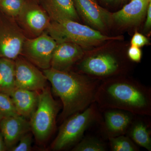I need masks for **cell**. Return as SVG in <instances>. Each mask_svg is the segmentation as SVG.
Listing matches in <instances>:
<instances>
[{"mask_svg":"<svg viewBox=\"0 0 151 151\" xmlns=\"http://www.w3.org/2000/svg\"><path fill=\"white\" fill-rule=\"evenodd\" d=\"M0 113L4 116L18 114L9 95L0 92Z\"/></svg>","mask_w":151,"mask_h":151,"instance_id":"603a6c76","label":"cell"},{"mask_svg":"<svg viewBox=\"0 0 151 151\" xmlns=\"http://www.w3.org/2000/svg\"><path fill=\"white\" fill-rule=\"evenodd\" d=\"M26 37H37L45 32L51 20L39 0H29L15 19Z\"/></svg>","mask_w":151,"mask_h":151,"instance_id":"52a82bcc","label":"cell"},{"mask_svg":"<svg viewBox=\"0 0 151 151\" xmlns=\"http://www.w3.org/2000/svg\"><path fill=\"white\" fill-rule=\"evenodd\" d=\"M151 0H132L118 12L112 14V20L122 26H132L142 21Z\"/></svg>","mask_w":151,"mask_h":151,"instance_id":"9a60e30c","label":"cell"},{"mask_svg":"<svg viewBox=\"0 0 151 151\" xmlns=\"http://www.w3.org/2000/svg\"><path fill=\"white\" fill-rule=\"evenodd\" d=\"M32 137L30 132L22 136L16 145L11 149L12 151H29L31 150Z\"/></svg>","mask_w":151,"mask_h":151,"instance_id":"cb8c5ba5","label":"cell"},{"mask_svg":"<svg viewBox=\"0 0 151 151\" xmlns=\"http://www.w3.org/2000/svg\"><path fill=\"white\" fill-rule=\"evenodd\" d=\"M147 19L145 24V30H148L151 28V1L149 4L147 12Z\"/></svg>","mask_w":151,"mask_h":151,"instance_id":"4316f807","label":"cell"},{"mask_svg":"<svg viewBox=\"0 0 151 151\" xmlns=\"http://www.w3.org/2000/svg\"><path fill=\"white\" fill-rule=\"evenodd\" d=\"M26 38L15 19L0 11V58L16 59Z\"/></svg>","mask_w":151,"mask_h":151,"instance_id":"ba28073f","label":"cell"},{"mask_svg":"<svg viewBox=\"0 0 151 151\" xmlns=\"http://www.w3.org/2000/svg\"><path fill=\"white\" fill-rule=\"evenodd\" d=\"M105 110L103 129L108 138L125 134L133 122L134 114L119 109Z\"/></svg>","mask_w":151,"mask_h":151,"instance_id":"5bb4252c","label":"cell"},{"mask_svg":"<svg viewBox=\"0 0 151 151\" xmlns=\"http://www.w3.org/2000/svg\"><path fill=\"white\" fill-rule=\"evenodd\" d=\"M16 88L14 60L0 58V92L10 96Z\"/></svg>","mask_w":151,"mask_h":151,"instance_id":"ac0fdd59","label":"cell"},{"mask_svg":"<svg viewBox=\"0 0 151 151\" xmlns=\"http://www.w3.org/2000/svg\"><path fill=\"white\" fill-rule=\"evenodd\" d=\"M107 148L102 141L94 137H87L78 143L73 151H105Z\"/></svg>","mask_w":151,"mask_h":151,"instance_id":"44dd1931","label":"cell"},{"mask_svg":"<svg viewBox=\"0 0 151 151\" xmlns=\"http://www.w3.org/2000/svg\"><path fill=\"white\" fill-rule=\"evenodd\" d=\"M142 52L139 47L132 46L128 51V56L132 61L139 62L142 59Z\"/></svg>","mask_w":151,"mask_h":151,"instance_id":"484cf974","label":"cell"},{"mask_svg":"<svg viewBox=\"0 0 151 151\" xmlns=\"http://www.w3.org/2000/svg\"><path fill=\"white\" fill-rule=\"evenodd\" d=\"M76 12L97 30H103L112 21V14L99 5L96 0H73Z\"/></svg>","mask_w":151,"mask_h":151,"instance_id":"8fae6325","label":"cell"},{"mask_svg":"<svg viewBox=\"0 0 151 151\" xmlns=\"http://www.w3.org/2000/svg\"><path fill=\"white\" fill-rule=\"evenodd\" d=\"M127 132L134 142L149 151H151V132L145 122L142 120L132 122Z\"/></svg>","mask_w":151,"mask_h":151,"instance_id":"d6986e66","label":"cell"},{"mask_svg":"<svg viewBox=\"0 0 151 151\" xmlns=\"http://www.w3.org/2000/svg\"><path fill=\"white\" fill-rule=\"evenodd\" d=\"M111 151H138L139 147L129 137L120 135L108 138Z\"/></svg>","mask_w":151,"mask_h":151,"instance_id":"ffe728a7","label":"cell"},{"mask_svg":"<svg viewBox=\"0 0 151 151\" xmlns=\"http://www.w3.org/2000/svg\"><path fill=\"white\" fill-rule=\"evenodd\" d=\"M8 150L6 146L4 140L1 133L0 132V151H5Z\"/></svg>","mask_w":151,"mask_h":151,"instance_id":"83f0119b","label":"cell"},{"mask_svg":"<svg viewBox=\"0 0 151 151\" xmlns=\"http://www.w3.org/2000/svg\"><path fill=\"white\" fill-rule=\"evenodd\" d=\"M37 91L16 88L10 95L17 113L25 119H30L37 107Z\"/></svg>","mask_w":151,"mask_h":151,"instance_id":"e0dca14e","label":"cell"},{"mask_svg":"<svg viewBox=\"0 0 151 151\" xmlns=\"http://www.w3.org/2000/svg\"><path fill=\"white\" fill-rule=\"evenodd\" d=\"M148 39L145 36L138 32L135 33L131 40L132 46L140 47L149 43Z\"/></svg>","mask_w":151,"mask_h":151,"instance_id":"d4e9b609","label":"cell"},{"mask_svg":"<svg viewBox=\"0 0 151 151\" xmlns=\"http://www.w3.org/2000/svg\"><path fill=\"white\" fill-rule=\"evenodd\" d=\"M95 104L92 103L84 111L73 114L63 121L52 144V150H61L75 144L82 137L87 129L100 119Z\"/></svg>","mask_w":151,"mask_h":151,"instance_id":"277c9868","label":"cell"},{"mask_svg":"<svg viewBox=\"0 0 151 151\" xmlns=\"http://www.w3.org/2000/svg\"><path fill=\"white\" fill-rule=\"evenodd\" d=\"M102 1L107 2H113L120 1H123V0H102Z\"/></svg>","mask_w":151,"mask_h":151,"instance_id":"f1b7e54d","label":"cell"},{"mask_svg":"<svg viewBox=\"0 0 151 151\" xmlns=\"http://www.w3.org/2000/svg\"><path fill=\"white\" fill-rule=\"evenodd\" d=\"M29 0H0V11L15 19Z\"/></svg>","mask_w":151,"mask_h":151,"instance_id":"7402d4cb","label":"cell"},{"mask_svg":"<svg viewBox=\"0 0 151 151\" xmlns=\"http://www.w3.org/2000/svg\"><path fill=\"white\" fill-rule=\"evenodd\" d=\"M46 32L57 43L68 42L81 47H91L107 41L120 40V37L104 35L99 31L68 19L51 21Z\"/></svg>","mask_w":151,"mask_h":151,"instance_id":"3957f363","label":"cell"},{"mask_svg":"<svg viewBox=\"0 0 151 151\" xmlns=\"http://www.w3.org/2000/svg\"><path fill=\"white\" fill-rule=\"evenodd\" d=\"M43 72L51 83L54 94L62 102L63 110L59 118L61 122L95 103L100 83L98 79L70 70L60 71L51 68L43 70Z\"/></svg>","mask_w":151,"mask_h":151,"instance_id":"7a4b0ae2","label":"cell"},{"mask_svg":"<svg viewBox=\"0 0 151 151\" xmlns=\"http://www.w3.org/2000/svg\"><path fill=\"white\" fill-rule=\"evenodd\" d=\"M57 42L45 32L37 37L26 38L20 55L37 67L45 70L50 68L52 54Z\"/></svg>","mask_w":151,"mask_h":151,"instance_id":"9c48e42d","label":"cell"},{"mask_svg":"<svg viewBox=\"0 0 151 151\" xmlns=\"http://www.w3.org/2000/svg\"><path fill=\"white\" fill-rule=\"evenodd\" d=\"M39 93L37 107L31 116V130L39 142L46 141L54 131L58 113V103L54 100L48 87Z\"/></svg>","mask_w":151,"mask_h":151,"instance_id":"5b68a950","label":"cell"},{"mask_svg":"<svg viewBox=\"0 0 151 151\" xmlns=\"http://www.w3.org/2000/svg\"><path fill=\"white\" fill-rule=\"evenodd\" d=\"M84 55L81 47L71 42L57 43L52 57L50 68L62 71H70Z\"/></svg>","mask_w":151,"mask_h":151,"instance_id":"7c38bea8","label":"cell"},{"mask_svg":"<svg viewBox=\"0 0 151 151\" xmlns=\"http://www.w3.org/2000/svg\"><path fill=\"white\" fill-rule=\"evenodd\" d=\"M81 60L78 65L80 73L98 80L111 78L122 70L120 59L110 52L96 53Z\"/></svg>","mask_w":151,"mask_h":151,"instance_id":"8992f818","label":"cell"},{"mask_svg":"<svg viewBox=\"0 0 151 151\" xmlns=\"http://www.w3.org/2000/svg\"><path fill=\"white\" fill-rule=\"evenodd\" d=\"M3 117V116L2 115V114L0 113V122H1V120L2 119Z\"/></svg>","mask_w":151,"mask_h":151,"instance_id":"f546056e","label":"cell"},{"mask_svg":"<svg viewBox=\"0 0 151 151\" xmlns=\"http://www.w3.org/2000/svg\"><path fill=\"white\" fill-rule=\"evenodd\" d=\"M14 60L17 88L37 91L46 87L47 78L38 67L20 55Z\"/></svg>","mask_w":151,"mask_h":151,"instance_id":"30bf717a","label":"cell"},{"mask_svg":"<svg viewBox=\"0 0 151 151\" xmlns=\"http://www.w3.org/2000/svg\"><path fill=\"white\" fill-rule=\"evenodd\" d=\"M30 131L29 122L18 114L4 116L0 122V132L8 150L10 151L22 136Z\"/></svg>","mask_w":151,"mask_h":151,"instance_id":"4fadbf2b","label":"cell"},{"mask_svg":"<svg viewBox=\"0 0 151 151\" xmlns=\"http://www.w3.org/2000/svg\"><path fill=\"white\" fill-rule=\"evenodd\" d=\"M41 5L50 18L55 22L61 19L79 21L73 0H39Z\"/></svg>","mask_w":151,"mask_h":151,"instance_id":"2e32d148","label":"cell"},{"mask_svg":"<svg viewBox=\"0 0 151 151\" xmlns=\"http://www.w3.org/2000/svg\"><path fill=\"white\" fill-rule=\"evenodd\" d=\"M95 103L103 110L114 109L151 116V89L131 78H110L97 88Z\"/></svg>","mask_w":151,"mask_h":151,"instance_id":"6da1fadb","label":"cell"}]
</instances>
